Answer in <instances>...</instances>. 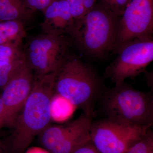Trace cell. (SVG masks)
<instances>
[{"label": "cell", "instance_id": "5", "mask_svg": "<svg viewBox=\"0 0 153 153\" xmlns=\"http://www.w3.org/2000/svg\"><path fill=\"white\" fill-rule=\"evenodd\" d=\"M151 127L105 117L92 122L91 142L100 153H126L146 136Z\"/></svg>", "mask_w": 153, "mask_h": 153}, {"label": "cell", "instance_id": "6", "mask_svg": "<svg viewBox=\"0 0 153 153\" xmlns=\"http://www.w3.org/2000/svg\"><path fill=\"white\" fill-rule=\"evenodd\" d=\"M113 52L116 57L106 67L105 74L116 84L138 76L152 62L153 36L127 41Z\"/></svg>", "mask_w": 153, "mask_h": 153}, {"label": "cell", "instance_id": "18", "mask_svg": "<svg viewBox=\"0 0 153 153\" xmlns=\"http://www.w3.org/2000/svg\"><path fill=\"white\" fill-rule=\"evenodd\" d=\"M28 5L34 11L44 13L46 9L55 0H27Z\"/></svg>", "mask_w": 153, "mask_h": 153}, {"label": "cell", "instance_id": "3", "mask_svg": "<svg viewBox=\"0 0 153 153\" xmlns=\"http://www.w3.org/2000/svg\"><path fill=\"white\" fill-rule=\"evenodd\" d=\"M121 17L103 5L94 7L75 23L71 37L86 54L103 58L114 51Z\"/></svg>", "mask_w": 153, "mask_h": 153}, {"label": "cell", "instance_id": "21", "mask_svg": "<svg viewBox=\"0 0 153 153\" xmlns=\"http://www.w3.org/2000/svg\"><path fill=\"white\" fill-rule=\"evenodd\" d=\"M3 103L1 97V93L0 94V117L3 111Z\"/></svg>", "mask_w": 153, "mask_h": 153}, {"label": "cell", "instance_id": "16", "mask_svg": "<svg viewBox=\"0 0 153 153\" xmlns=\"http://www.w3.org/2000/svg\"><path fill=\"white\" fill-rule=\"evenodd\" d=\"M153 151V134L151 129L144 137L134 145L126 153H151Z\"/></svg>", "mask_w": 153, "mask_h": 153}, {"label": "cell", "instance_id": "22", "mask_svg": "<svg viewBox=\"0 0 153 153\" xmlns=\"http://www.w3.org/2000/svg\"><path fill=\"white\" fill-rule=\"evenodd\" d=\"M4 147L0 140V153H4Z\"/></svg>", "mask_w": 153, "mask_h": 153}, {"label": "cell", "instance_id": "17", "mask_svg": "<svg viewBox=\"0 0 153 153\" xmlns=\"http://www.w3.org/2000/svg\"><path fill=\"white\" fill-rule=\"evenodd\" d=\"M70 9L72 18L75 23L86 15L82 0H66Z\"/></svg>", "mask_w": 153, "mask_h": 153}, {"label": "cell", "instance_id": "13", "mask_svg": "<svg viewBox=\"0 0 153 153\" xmlns=\"http://www.w3.org/2000/svg\"><path fill=\"white\" fill-rule=\"evenodd\" d=\"M26 33L25 24L20 21H0V44L22 46Z\"/></svg>", "mask_w": 153, "mask_h": 153}, {"label": "cell", "instance_id": "11", "mask_svg": "<svg viewBox=\"0 0 153 153\" xmlns=\"http://www.w3.org/2000/svg\"><path fill=\"white\" fill-rule=\"evenodd\" d=\"M44 13V21L41 25L42 33L71 36L75 29V22L66 0H55Z\"/></svg>", "mask_w": 153, "mask_h": 153}, {"label": "cell", "instance_id": "19", "mask_svg": "<svg viewBox=\"0 0 153 153\" xmlns=\"http://www.w3.org/2000/svg\"><path fill=\"white\" fill-rule=\"evenodd\" d=\"M71 153H100L96 149L91 142L82 145Z\"/></svg>", "mask_w": 153, "mask_h": 153}, {"label": "cell", "instance_id": "7", "mask_svg": "<svg viewBox=\"0 0 153 153\" xmlns=\"http://www.w3.org/2000/svg\"><path fill=\"white\" fill-rule=\"evenodd\" d=\"M65 36L43 34L32 38L25 52V60L34 76H44L59 68L67 54Z\"/></svg>", "mask_w": 153, "mask_h": 153}, {"label": "cell", "instance_id": "1", "mask_svg": "<svg viewBox=\"0 0 153 153\" xmlns=\"http://www.w3.org/2000/svg\"><path fill=\"white\" fill-rule=\"evenodd\" d=\"M56 71L34 76L31 93L15 121L9 137V148L12 153L25 152L35 137L50 125Z\"/></svg>", "mask_w": 153, "mask_h": 153}, {"label": "cell", "instance_id": "20", "mask_svg": "<svg viewBox=\"0 0 153 153\" xmlns=\"http://www.w3.org/2000/svg\"><path fill=\"white\" fill-rule=\"evenodd\" d=\"M96 0H82L86 14L94 7Z\"/></svg>", "mask_w": 153, "mask_h": 153}, {"label": "cell", "instance_id": "23", "mask_svg": "<svg viewBox=\"0 0 153 153\" xmlns=\"http://www.w3.org/2000/svg\"><path fill=\"white\" fill-rule=\"evenodd\" d=\"M151 153H153V151L152 152H151Z\"/></svg>", "mask_w": 153, "mask_h": 153}, {"label": "cell", "instance_id": "9", "mask_svg": "<svg viewBox=\"0 0 153 153\" xmlns=\"http://www.w3.org/2000/svg\"><path fill=\"white\" fill-rule=\"evenodd\" d=\"M153 34V0H130L121 17L114 51L125 42Z\"/></svg>", "mask_w": 153, "mask_h": 153}, {"label": "cell", "instance_id": "4", "mask_svg": "<svg viewBox=\"0 0 153 153\" xmlns=\"http://www.w3.org/2000/svg\"><path fill=\"white\" fill-rule=\"evenodd\" d=\"M99 101L105 117L135 125L152 127L153 96L152 92L137 90L125 82L106 88Z\"/></svg>", "mask_w": 153, "mask_h": 153}, {"label": "cell", "instance_id": "12", "mask_svg": "<svg viewBox=\"0 0 153 153\" xmlns=\"http://www.w3.org/2000/svg\"><path fill=\"white\" fill-rule=\"evenodd\" d=\"M35 13L27 0H0V21H20L25 24Z\"/></svg>", "mask_w": 153, "mask_h": 153}, {"label": "cell", "instance_id": "10", "mask_svg": "<svg viewBox=\"0 0 153 153\" xmlns=\"http://www.w3.org/2000/svg\"><path fill=\"white\" fill-rule=\"evenodd\" d=\"M33 73L27 63L3 88L1 93L3 111L0 117V128H13L34 83Z\"/></svg>", "mask_w": 153, "mask_h": 153}, {"label": "cell", "instance_id": "14", "mask_svg": "<svg viewBox=\"0 0 153 153\" xmlns=\"http://www.w3.org/2000/svg\"><path fill=\"white\" fill-rule=\"evenodd\" d=\"M25 59V52L22 46L11 44H0V62L12 63Z\"/></svg>", "mask_w": 153, "mask_h": 153}, {"label": "cell", "instance_id": "8", "mask_svg": "<svg viewBox=\"0 0 153 153\" xmlns=\"http://www.w3.org/2000/svg\"><path fill=\"white\" fill-rule=\"evenodd\" d=\"M92 116L82 113L62 125H49L39 135L41 144L50 153H71L91 142Z\"/></svg>", "mask_w": 153, "mask_h": 153}, {"label": "cell", "instance_id": "2", "mask_svg": "<svg viewBox=\"0 0 153 153\" xmlns=\"http://www.w3.org/2000/svg\"><path fill=\"white\" fill-rule=\"evenodd\" d=\"M106 88L94 68L76 56L67 53L56 71L55 94L88 115H93Z\"/></svg>", "mask_w": 153, "mask_h": 153}, {"label": "cell", "instance_id": "15", "mask_svg": "<svg viewBox=\"0 0 153 153\" xmlns=\"http://www.w3.org/2000/svg\"><path fill=\"white\" fill-rule=\"evenodd\" d=\"M25 63V59L12 63L0 62V91H2Z\"/></svg>", "mask_w": 153, "mask_h": 153}]
</instances>
